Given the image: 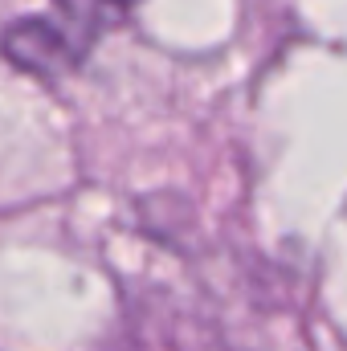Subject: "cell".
<instances>
[{"mask_svg": "<svg viewBox=\"0 0 347 351\" xmlns=\"http://www.w3.org/2000/svg\"><path fill=\"white\" fill-rule=\"evenodd\" d=\"M58 4L70 12L74 25H82V29H90V33H98V25H102L106 16L123 12V8L135 4V0H58Z\"/></svg>", "mask_w": 347, "mask_h": 351, "instance_id": "cell-2", "label": "cell"}, {"mask_svg": "<svg viewBox=\"0 0 347 351\" xmlns=\"http://www.w3.org/2000/svg\"><path fill=\"white\" fill-rule=\"evenodd\" d=\"M4 49L16 66L25 70H37V74H53L58 66L74 62L78 49L70 45V37L58 29V25H45V21H21L4 33Z\"/></svg>", "mask_w": 347, "mask_h": 351, "instance_id": "cell-1", "label": "cell"}]
</instances>
